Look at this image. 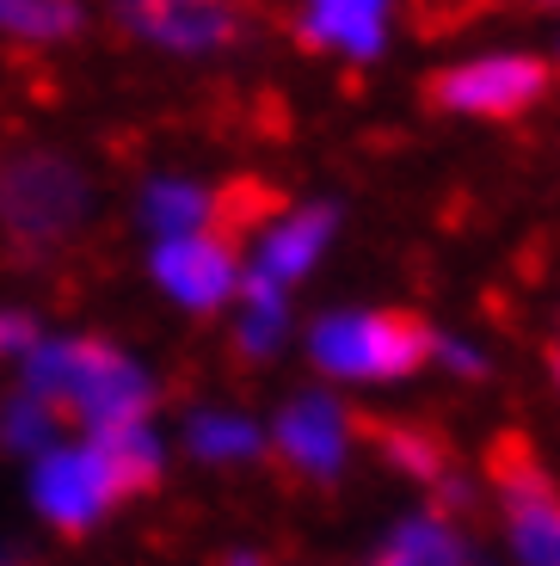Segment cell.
I'll return each instance as SVG.
<instances>
[{
  "label": "cell",
  "mask_w": 560,
  "mask_h": 566,
  "mask_svg": "<svg viewBox=\"0 0 560 566\" xmlns=\"http://www.w3.org/2000/svg\"><path fill=\"white\" fill-rule=\"evenodd\" d=\"M432 357H444V364H449V369H463V376H480V352H468V345L432 339Z\"/></svg>",
  "instance_id": "obj_21"
},
{
  "label": "cell",
  "mask_w": 560,
  "mask_h": 566,
  "mask_svg": "<svg viewBox=\"0 0 560 566\" xmlns=\"http://www.w3.org/2000/svg\"><path fill=\"white\" fill-rule=\"evenodd\" d=\"M278 339H283V290L252 271L247 277V326H240V352L266 357Z\"/></svg>",
  "instance_id": "obj_17"
},
{
  "label": "cell",
  "mask_w": 560,
  "mask_h": 566,
  "mask_svg": "<svg viewBox=\"0 0 560 566\" xmlns=\"http://www.w3.org/2000/svg\"><path fill=\"white\" fill-rule=\"evenodd\" d=\"M25 395L38 407H50L56 419L86 424L93 438L105 431H129V424L148 419L155 407V388L129 364L124 352L98 339H50L25 357Z\"/></svg>",
  "instance_id": "obj_1"
},
{
  "label": "cell",
  "mask_w": 560,
  "mask_h": 566,
  "mask_svg": "<svg viewBox=\"0 0 560 566\" xmlns=\"http://www.w3.org/2000/svg\"><path fill=\"white\" fill-rule=\"evenodd\" d=\"M129 25L155 43H173V50H210V43L235 38V13L222 7H129Z\"/></svg>",
  "instance_id": "obj_9"
},
{
  "label": "cell",
  "mask_w": 560,
  "mask_h": 566,
  "mask_svg": "<svg viewBox=\"0 0 560 566\" xmlns=\"http://www.w3.org/2000/svg\"><path fill=\"white\" fill-rule=\"evenodd\" d=\"M382 25H388V13L370 7V0H321V7L302 13L295 38L309 43V50H345V56L364 62L382 50Z\"/></svg>",
  "instance_id": "obj_8"
},
{
  "label": "cell",
  "mask_w": 560,
  "mask_h": 566,
  "mask_svg": "<svg viewBox=\"0 0 560 566\" xmlns=\"http://www.w3.org/2000/svg\"><path fill=\"white\" fill-rule=\"evenodd\" d=\"M142 216H148V228H160L167 241H179V234H197V228H210V198H204L197 185L160 179L155 191H148V203H142Z\"/></svg>",
  "instance_id": "obj_14"
},
{
  "label": "cell",
  "mask_w": 560,
  "mask_h": 566,
  "mask_svg": "<svg viewBox=\"0 0 560 566\" xmlns=\"http://www.w3.org/2000/svg\"><path fill=\"white\" fill-rule=\"evenodd\" d=\"M326 234H333V210H302V216H290L283 228H271L266 253H259V277L283 290L290 277H302V271L321 259Z\"/></svg>",
  "instance_id": "obj_10"
},
{
  "label": "cell",
  "mask_w": 560,
  "mask_h": 566,
  "mask_svg": "<svg viewBox=\"0 0 560 566\" xmlns=\"http://www.w3.org/2000/svg\"><path fill=\"white\" fill-rule=\"evenodd\" d=\"M278 450L295 474H314V481H333L339 462H345V412L326 395H302L283 407L278 419Z\"/></svg>",
  "instance_id": "obj_7"
},
{
  "label": "cell",
  "mask_w": 560,
  "mask_h": 566,
  "mask_svg": "<svg viewBox=\"0 0 560 566\" xmlns=\"http://www.w3.org/2000/svg\"><path fill=\"white\" fill-rule=\"evenodd\" d=\"M86 216V179L62 155H19L0 167V228L19 253L43 259Z\"/></svg>",
  "instance_id": "obj_2"
},
{
  "label": "cell",
  "mask_w": 560,
  "mask_h": 566,
  "mask_svg": "<svg viewBox=\"0 0 560 566\" xmlns=\"http://www.w3.org/2000/svg\"><path fill=\"white\" fill-rule=\"evenodd\" d=\"M112 505H117V486H112V474L98 468L93 450H50L43 455V468H38V511L56 530L81 536V530H93Z\"/></svg>",
  "instance_id": "obj_5"
},
{
  "label": "cell",
  "mask_w": 560,
  "mask_h": 566,
  "mask_svg": "<svg viewBox=\"0 0 560 566\" xmlns=\"http://www.w3.org/2000/svg\"><path fill=\"white\" fill-rule=\"evenodd\" d=\"M86 450H93V455H98V468L112 474L117 499L148 493V486L160 481V450H155V438H148V424H129V431H105V438H93Z\"/></svg>",
  "instance_id": "obj_11"
},
{
  "label": "cell",
  "mask_w": 560,
  "mask_h": 566,
  "mask_svg": "<svg viewBox=\"0 0 560 566\" xmlns=\"http://www.w3.org/2000/svg\"><path fill=\"white\" fill-rule=\"evenodd\" d=\"M370 438H376V450L388 455L401 474H413V481H444L449 455L432 431H413V424H370Z\"/></svg>",
  "instance_id": "obj_15"
},
{
  "label": "cell",
  "mask_w": 560,
  "mask_h": 566,
  "mask_svg": "<svg viewBox=\"0 0 560 566\" xmlns=\"http://www.w3.org/2000/svg\"><path fill=\"white\" fill-rule=\"evenodd\" d=\"M0 352H38V321L31 314H0Z\"/></svg>",
  "instance_id": "obj_20"
},
{
  "label": "cell",
  "mask_w": 560,
  "mask_h": 566,
  "mask_svg": "<svg viewBox=\"0 0 560 566\" xmlns=\"http://www.w3.org/2000/svg\"><path fill=\"white\" fill-rule=\"evenodd\" d=\"M432 357V333L419 314H326L314 326V364L351 382H388Z\"/></svg>",
  "instance_id": "obj_3"
},
{
  "label": "cell",
  "mask_w": 560,
  "mask_h": 566,
  "mask_svg": "<svg viewBox=\"0 0 560 566\" xmlns=\"http://www.w3.org/2000/svg\"><path fill=\"white\" fill-rule=\"evenodd\" d=\"M0 566H7V560H0Z\"/></svg>",
  "instance_id": "obj_23"
},
{
  "label": "cell",
  "mask_w": 560,
  "mask_h": 566,
  "mask_svg": "<svg viewBox=\"0 0 560 566\" xmlns=\"http://www.w3.org/2000/svg\"><path fill=\"white\" fill-rule=\"evenodd\" d=\"M0 31H13V38H38V43H50V38H74L81 31V13L74 7H19V0H0Z\"/></svg>",
  "instance_id": "obj_18"
},
{
  "label": "cell",
  "mask_w": 560,
  "mask_h": 566,
  "mask_svg": "<svg viewBox=\"0 0 560 566\" xmlns=\"http://www.w3.org/2000/svg\"><path fill=\"white\" fill-rule=\"evenodd\" d=\"M50 424H56V412L38 407V400H19L13 412H7V443H19V450H38L43 438H50Z\"/></svg>",
  "instance_id": "obj_19"
},
{
  "label": "cell",
  "mask_w": 560,
  "mask_h": 566,
  "mask_svg": "<svg viewBox=\"0 0 560 566\" xmlns=\"http://www.w3.org/2000/svg\"><path fill=\"white\" fill-rule=\"evenodd\" d=\"M155 277L167 296H179L185 308H216V302L235 290V241L216 234V228H197V234H179V241L155 247Z\"/></svg>",
  "instance_id": "obj_6"
},
{
  "label": "cell",
  "mask_w": 560,
  "mask_h": 566,
  "mask_svg": "<svg viewBox=\"0 0 560 566\" xmlns=\"http://www.w3.org/2000/svg\"><path fill=\"white\" fill-rule=\"evenodd\" d=\"M191 455H204V462H247V455H259V431L247 419H228V412H204V419H191Z\"/></svg>",
  "instance_id": "obj_16"
},
{
  "label": "cell",
  "mask_w": 560,
  "mask_h": 566,
  "mask_svg": "<svg viewBox=\"0 0 560 566\" xmlns=\"http://www.w3.org/2000/svg\"><path fill=\"white\" fill-rule=\"evenodd\" d=\"M376 566H468V548H463V536H456L449 524L419 517V524L394 530V542L382 548Z\"/></svg>",
  "instance_id": "obj_12"
},
{
  "label": "cell",
  "mask_w": 560,
  "mask_h": 566,
  "mask_svg": "<svg viewBox=\"0 0 560 566\" xmlns=\"http://www.w3.org/2000/svg\"><path fill=\"white\" fill-rule=\"evenodd\" d=\"M511 542H518L523 566H560V499H523L511 505Z\"/></svg>",
  "instance_id": "obj_13"
},
{
  "label": "cell",
  "mask_w": 560,
  "mask_h": 566,
  "mask_svg": "<svg viewBox=\"0 0 560 566\" xmlns=\"http://www.w3.org/2000/svg\"><path fill=\"white\" fill-rule=\"evenodd\" d=\"M542 86H548V69L536 56H480V62L437 74L432 99L468 117H511L530 99H542Z\"/></svg>",
  "instance_id": "obj_4"
},
{
  "label": "cell",
  "mask_w": 560,
  "mask_h": 566,
  "mask_svg": "<svg viewBox=\"0 0 560 566\" xmlns=\"http://www.w3.org/2000/svg\"><path fill=\"white\" fill-rule=\"evenodd\" d=\"M554 369H560V352H554Z\"/></svg>",
  "instance_id": "obj_22"
}]
</instances>
